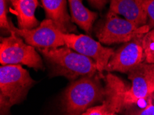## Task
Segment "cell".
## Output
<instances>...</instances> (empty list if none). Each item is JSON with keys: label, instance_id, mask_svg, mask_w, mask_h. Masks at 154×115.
<instances>
[{"label": "cell", "instance_id": "cell-14", "mask_svg": "<svg viewBox=\"0 0 154 115\" xmlns=\"http://www.w3.org/2000/svg\"><path fill=\"white\" fill-rule=\"evenodd\" d=\"M142 101L145 102L143 107L136 105L128 107L124 110L125 115H154V91Z\"/></svg>", "mask_w": 154, "mask_h": 115}, {"label": "cell", "instance_id": "cell-16", "mask_svg": "<svg viewBox=\"0 0 154 115\" xmlns=\"http://www.w3.org/2000/svg\"><path fill=\"white\" fill-rule=\"evenodd\" d=\"M114 113L111 111L108 104L104 101L102 105L91 107L81 115H111Z\"/></svg>", "mask_w": 154, "mask_h": 115}, {"label": "cell", "instance_id": "cell-15", "mask_svg": "<svg viewBox=\"0 0 154 115\" xmlns=\"http://www.w3.org/2000/svg\"><path fill=\"white\" fill-rule=\"evenodd\" d=\"M142 48L146 63L154 64V28L143 35Z\"/></svg>", "mask_w": 154, "mask_h": 115}, {"label": "cell", "instance_id": "cell-12", "mask_svg": "<svg viewBox=\"0 0 154 115\" xmlns=\"http://www.w3.org/2000/svg\"><path fill=\"white\" fill-rule=\"evenodd\" d=\"M12 4L13 13L17 19L20 29L31 30L40 24L35 15L38 0H8Z\"/></svg>", "mask_w": 154, "mask_h": 115}, {"label": "cell", "instance_id": "cell-6", "mask_svg": "<svg viewBox=\"0 0 154 115\" xmlns=\"http://www.w3.org/2000/svg\"><path fill=\"white\" fill-rule=\"evenodd\" d=\"M149 30L148 25L139 27L130 21L120 17L116 13L109 11L105 20L97 29L96 35L101 43L111 45L127 43Z\"/></svg>", "mask_w": 154, "mask_h": 115}, {"label": "cell", "instance_id": "cell-17", "mask_svg": "<svg viewBox=\"0 0 154 115\" xmlns=\"http://www.w3.org/2000/svg\"><path fill=\"white\" fill-rule=\"evenodd\" d=\"M12 25L7 18L6 0H0V26L11 33Z\"/></svg>", "mask_w": 154, "mask_h": 115}, {"label": "cell", "instance_id": "cell-5", "mask_svg": "<svg viewBox=\"0 0 154 115\" xmlns=\"http://www.w3.org/2000/svg\"><path fill=\"white\" fill-rule=\"evenodd\" d=\"M0 63L2 65H25L35 70L44 68L42 60L35 48L13 32L9 37L1 38Z\"/></svg>", "mask_w": 154, "mask_h": 115}, {"label": "cell", "instance_id": "cell-11", "mask_svg": "<svg viewBox=\"0 0 154 115\" xmlns=\"http://www.w3.org/2000/svg\"><path fill=\"white\" fill-rule=\"evenodd\" d=\"M46 19L51 20L64 33L75 31L71 17L67 11L66 0H41Z\"/></svg>", "mask_w": 154, "mask_h": 115}, {"label": "cell", "instance_id": "cell-20", "mask_svg": "<svg viewBox=\"0 0 154 115\" xmlns=\"http://www.w3.org/2000/svg\"><path fill=\"white\" fill-rule=\"evenodd\" d=\"M111 115H117V114H111Z\"/></svg>", "mask_w": 154, "mask_h": 115}, {"label": "cell", "instance_id": "cell-1", "mask_svg": "<svg viewBox=\"0 0 154 115\" xmlns=\"http://www.w3.org/2000/svg\"><path fill=\"white\" fill-rule=\"evenodd\" d=\"M38 50L50 63L53 76H63L74 81L80 77L93 76L97 70L94 61L66 46Z\"/></svg>", "mask_w": 154, "mask_h": 115}, {"label": "cell", "instance_id": "cell-9", "mask_svg": "<svg viewBox=\"0 0 154 115\" xmlns=\"http://www.w3.org/2000/svg\"><path fill=\"white\" fill-rule=\"evenodd\" d=\"M143 35L136 37L115 51L105 70L128 73L143 62L145 59L142 48Z\"/></svg>", "mask_w": 154, "mask_h": 115}, {"label": "cell", "instance_id": "cell-3", "mask_svg": "<svg viewBox=\"0 0 154 115\" xmlns=\"http://www.w3.org/2000/svg\"><path fill=\"white\" fill-rule=\"evenodd\" d=\"M35 83L22 65H5L0 68L1 115L8 114L11 107L24 99Z\"/></svg>", "mask_w": 154, "mask_h": 115}, {"label": "cell", "instance_id": "cell-8", "mask_svg": "<svg viewBox=\"0 0 154 115\" xmlns=\"http://www.w3.org/2000/svg\"><path fill=\"white\" fill-rule=\"evenodd\" d=\"M64 39L67 47L94 61L100 72L105 70L115 52L113 48L102 46L88 35L64 33Z\"/></svg>", "mask_w": 154, "mask_h": 115}, {"label": "cell", "instance_id": "cell-7", "mask_svg": "<svg viewBox=\"0 0 154 115\" xmlns=\"http://www.w3.org/2000/svg\"><path fill=\"white\" fill-rule=\"evenodd\" d=\"M11 32L22 37L27 44L38 50L66 46L64 32L48 19L42 21L38 26L31 30L20 29L12 25Z\"/></svg>", "mask_w": 154, "mask_h": 115}, {"label": "cell", "instance_id": "cell-2", "mask_svg": "<svg viewBox=\"0 0 154 115\" xmlns=\"http://www.w3.org/2000/svg\"><path fill=\"white\" fill-rule=\"evenodd\" d=\"M106 88L97 77L85 76L73 81L65 90L62 97L65 115H81L95 103L106 98Z\"/></svg>", "mask_w": 154, "mask_h": 115}, {"label": "cell", "instance_id": "cell-19", "mask_svg": "<svg viewBox=\"0 0 154 115\" xmlns=\"http://www.w3.org/2000/svg\"><path fill=\"white\" fill-rule=\"evenodd\" d=\"M88 1L91 4V5L94 6L95 8L101 10V9L106 5L108 0H88Z\"/></svg>", "mask_w": 154, "mask_h": 115}, {"label": "cell", "instance_id": "cell-10", "mask_svg": "<svg viewBox=\"0 0 154 115\" xmlns=\"http://www.w3.org/2000/svg\"><path fill=\"white\" fill-rule=\"evenodd\" d=\"M109 11L124 16L139 27L147 25L148 16L144 0H110Z\"/></svg>", "mask_w": 154, "mask_h": 115}, {"label": "cell", "instance_id": "cell-13", "mask_svg": "<svg viewBox=\"0 0 154 115\" xmlns=\"http://www.w3.org/2000/svg\"><path fill=\"white\" fill-rule=\"evenodd\" d=\"M72 22L79 26L87 33H90L97 13L88 10L84 6L82 0H68Z\"/></svg>", "mask_w": 154, "mask_h": 115}, {"label": "cell", "instance_id": "cell-18", "mask_svg": "<svg viewBox=\"0 0 154 115\" xmlns=\"http://www.w3.org/2000/svg\"><path fill=\"white\" fill-rule=\"evenodd\" d=\"M144 4L149 19L147 25L151 30L154 28V0H144Z\"/></svg>", "mask_w": 154, "mask_h": 115}, {"label": "cell", "instance_id": "cell-4", "mask_svg": "<svg viewBox=\"0 0 154 115\" xmlns=\"http://www.w3.org/2000/svg\"><path fill=\"white\" fill-rule=\"evenodd\" d=\"M131 86L122 83L120 101L122 111L144 100L154 91V64L142 62L128 72Z\"/></svg>", "mask_w": 154, "mask_h": 115}]
</instances>
